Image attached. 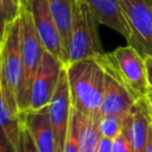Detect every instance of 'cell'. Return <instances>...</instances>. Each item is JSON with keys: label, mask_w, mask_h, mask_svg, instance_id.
I'll use <instances>...</instances> for the list:
<instances>
[{"label": "cell", "mask_w": 152, "mask_h": 152, "mask_svg": "<svg viewBox=\"0 0 152 152\" xmlns=\"http://www.w3.org/2000/svg\"><path fill=\"white\" fill-rule=\"evenodd\" d=\"M145 65H146V76H147V83L150 91H152V56L145 58Z\"/></svg>", "instance_id": "cell-23"}, {"label": "cell", "mask_w": 152, "mask_h": 152, "mask_svg": "<svg viewBox=\"0 0 152 152\" xmlns=\"http://www.w3.org/2000/svg\"><path fill=\"white\" fill-rule=\"evenodd\" d=\"M97 152H112V139L102 137L99 144Z\"/></svg>", "instance_id": "cell-24"}, {"label": "cell", "mask_w": 152, "mask_h": 152, "mask_svg": "<svg viewBox=\"0 0 152 152\" xmlns=\"http://www.w3.org/2000/svg\"><path fill=\"white\" fill-rule=\"evenodd\" d=\"M28 10L44 49L62 61L65 65V50L59 31L52 18L48 0H30Z\"/></svg>", "instance_id": "cell-10"}, {"label": "cell", "mask_w": 152, "mask_h": 152, "mask_svg": "<svg viewBox=\"0 0 152 152\" xmlns=\"http://www.w3.org/2000/svg\"><path fill=\"white\" fill-rule=\"evenodd\" d=\"M129 30L128 45L141 57L152 56V0H118Z\"/></svg>", "instance_id": "cell-5"}, {"label": "cell", "mask_w": 152, "mask_h": 152, "mask_svg": "<svg viewBox=\"0 0 152 152\" xmlns=\"http://www.w3.org/2000/svg\"><path fill=\"white\" fill-rule=\"evenodd\" d=\"M86 2L91 8L100 24L122 34L126 40L129 38V30L121 13L118 0H86Z\"/></svg>", "instance_id": "cell-14"}, {"label": "cell", "mask_w": 152, "mask_h": 152, "mask_svg": "<svg viewBox=\"0 0 152 152\" xmlns=\"http://www.w3.org/2000/svg\"><path fill=\"white\" fill-rule=\"evenodd\" d=\"M147 100H148V104H150V109H151V116H152V91H148Z\"/></svg>", "instance_id": "cell-26"}, {"label": "cell", "mask_w": 152, "mask_h": 152, "mask_svg": "<svg viewBox=\"0 0 152 152\" xmlns=\"http://www.w3.org/2000/svg\"><path fill=\"white\" fill-rule=\"evenodd\" d=\"M20 118L21 122L27 128L38 152H57L48 107L38 110L28 109L21 112Z\"/></svg>", "instance_id": "cell-11"}, {"label": "cell", "mask_w": 152, "mask_h": 152, "mask_svg": "<svg viewBox=\"0 0 152 152\" xmlns=\"http://www.w3.org/2000/svg\"><path fill=\"white\" fill-rule=\"evenodd\" d=\"M28 1H30V0H19V2H20V8L28 7Z\"/></svg>", "instance_id": "cell-27"}, {"label": "cell", "mask_w": 152, "mask_h": 152, "mask_svg": "<svg viewBox=\"0 0 152 152\" xmlns=\"http://www.w3.org/2000/svg\"><path fill=\"white\" fill-rule=\"evenodd\" d=\"M96 58L100 61L106 71L104 90L100 106V116L119 115L126 118L137 101L118 77L116 72L107 59L106 52Z\"/></svg>", "instance_id": "cell-7"}, {"label": "cell", "mask_w": 152, "mask_h": 152, "mask_svg": "<svg viewBox=\"0 0 152 152\" xmlns=\"http://www.w3.org/2000/svg\"><path fill=\"white\" fill-rule=\"evenodd\" d=\"M77 116H78L80 152H97L99 144L102 138L99 127L100 116L84 115L78 110H77Z\"/></svg>", "instance_id": "cell-15"}, {"label": "cell", "mask_w": 152, "mask_h": 152, "mask_svg": "<svg viewBox=\"0 0 152 152\" xmlns=\"http://www.w3.org/2000/svg\"><path fill=\"white\" fill-rule=\"evenodd\" d=\"M20 36H21V55L25 72V90L31 99V86L44 53V45L34 26L32 14L28 7L20 8Z\"/></svg>", "instance_id": "cell-6"}, {"label": "cell", "mask_w": 152, "mask_h": 152, "mask_svg": "<svg viewBox=\"0 0 152 152\" xmlns=\"http://www.w3.org/2000/svg\"><path fill=\"white\" fill-rule=\"evenodd\" d=\"M0 10L2 25L12 23L20 14V2L19 0H0Z\"/></svg>", "instance_id": "cell-19"}, {"label": "cell", "mask_w": 152, "mask_h": 152, "mask_svg": "<svg viewBox=\"0 0 152 152\" xmlns=\"http://www.w3.org/2000/svg\"><path fill=\"white\" fill-rule=\"evenodd\" d=\"M17 152H38L27 128L24 126L21 122V129H20V135L19 140L17 144Z\"/></svg>", "instance_id": "cell-21"}, {"label": "cell", "mask_w": 152, "mask_h": 152, "mask_svg": "<svg viewBox=\"0 0 152 152\" xmlns=\"http://www.w3.org/2000/svg\"><path fill=\"white\" fill-rule=\"evenodd\" d=\"M145 152H152V122L150 126V131H148V139H147V144H146V150Z\"/></svg>", "instance_id": "cell-25"}, {"label": "cell", "mask_w": 152, "mask_h": 152, "mask_svg": "<svg viewBox=\"0 0 152 152\" xmlns=\"http://www.w3.org/2000/svg\"><path fill=\"white\" fill-rule=\"evenodd\" d=\"M72 107L80 113L100 116L106 71L97 58H86L65 65Z\"/></svg>", "instance_id": "cell-1"}, {"label": "cell", "mask_w": 152, "mask_h": 152, "mask_svg": "<svg viewBox=\"0 0 152 152\" xmlns=\"http://www.w3.org/2000/svg\"><path fill=\"white\" fill-rule=\"evenodd\" d=\"M0 125L1 134L6 137L13 145L17 146L20 129L21 118L14 95L0 86Z\"/></svg>", "instance_id": "cell-13"}, {"label": "cell", "mask_w": 152, "mask_h": 152, "mask_svg": "<svg viewBox=\"0 0 152 152\" xmlns=\"http://www.w3.org/2000/svg\"><path fill=\"white\" fill-rule=\"evenodd\" d=\"M112 152H133V147L131 145L125 125L120 134L112 140Z\"/></svg>", "instance_id": "cell-20"}, {"label": "cell", "mask_w": 152, "mask_h": 152, "mask_svg": "<svg viewBox=\"0 0 152 152\" xmlns=\"http://www.w3.org/2000/svg\"><path fill=\"white\" fill-rule=\"evenodd\" d=\"M63 152H80V144H78V116L77 110L72 107L71 119L69 124V129L66 134V140L64 145Z\"/></svg>", "instance_id": "cell-18"}, {"label": "cell", "mask_w": 152, "mask_h": 152, "mask_svg": "<svg viewBox=\"0 0 152 152\" xmlns=\"http://www.w3.org/2000/svg\"><path fill=\"white\" fill-rule=\"evenodd\" d=\"M52 18L59 31L63 46L65 50V61H66V50L70 42L71 34V24H72V0H48Z\"/></svg>", "instance_id": "cell-16"}, {"label": "cell", "mask_w": 152, "mask_h": 152, "mask_svg": "<svg viewBox=\"0 0 152 152\" xmlns=\"http://www.w3.org/2000/svg\"><path fill=\"white\" fill-rule=\"evenodd\" d=\"M99 24L86 0H72V24L65 65L104 53L99 37Z\"/></svg>", "instance_id": "cell-3"}, {"label": "cell", "mask_w": 152, "mask_h": 152, "mask_svg": "<svg viewBox=\"0 0 152 152\" xmlns=\"http://www.w3.org/2000/svg\"><path fill=\"white\" fill-rule=\"evenodd\" d=\"M120 81L128 89L135 101L147 96L150 88L146 76L145 58L131 45L120 46L112 52H106Z\"/></svg>", "instance_id": "cell-4"}, {"label": "cell", "mask_w": 152, "mask_h": 152, "mask_svg": "<svg viewBox=\"0 0 152 152\" xmlns=\"http://www.w3.org/2000/svg\"><path fill=\"white\" fill-rule=\"evenodd\" d=\"M152 122L147 96L138 100L125 119V127L133 147V152H145L148 131Z\"/></svg>", "instance_id": "cell-12"}, {"label": "cell", "mask_w": 152, "mask_h": 152, "mask_svg": "<svg viewBox=\"0 0 152 152\" xmlns=\"http://www.w3.org/2000/svg\"><path fill=\"white\" fill-rule=\"evenodd\" d=\"M48 112L55 134L57 152H63L72 112L71 94L65 65L61 72L53 95L48 104Z\"/></svg>", "instance_id": "cell-8"}, {"label": "cell", "mask_w": 152, "mask_h": 152, "mask_svg": "<svg viewBox=\"0 0 152 152\" xmlns=\"http://www.w3.org/2000/svg\"><path fill=\"white\" fill-rule=\"evenodd\" d=\"M0 53V86L8 89L15 97L21 112L30 109V99L25 90V72L21 55L20 18L2 25Z\"/></svg>", "instance_id": "cell-2"}, {"label": "cell", "mask_w": 152, "mask_h": 152, "mask_svg": "<svg viewBox=\"0 0 152 152\" xmlns=\"http://www.w3.org/2000/svg\"><path fill=\"white\" fill-rule=\"evenodd\" d=\"M64 63L56 58L48 50H44L42 62L34 75L31 86L30 109L38 110L48 107L57 87Z\"/></svg>", "instance_id": "cell-9"}, {"label": "cell", "mask_w": 152, "mask_h": 152, "mask_svg": "<svg viewBox=\"0 0 152 152\" xmlns=\"http://www.w3.org/2000/svg\"><path fill=\"white\" fill-rule=\"evenodd\" d=\"M125 119L126 118L119 115H101L99 119V127L101 135L113 140L122 131L125 125Z\"/></svg>", "instance_id": "cell-17"}, {"label": "cell", "mask_w": 152, "mask_h": 152, "mask_svg": "<svg viewBox=\"0 0 152 152\" xmlns=\"http://www.w3.org/2000/svg\"><path fill=\"white\" fill-rule=\"evenodd\" d=\"M0 152H17V146L13 145L2 134H1V139H0Z\"/></svg>", "instance_id": "cell-22"}]
</instances>
